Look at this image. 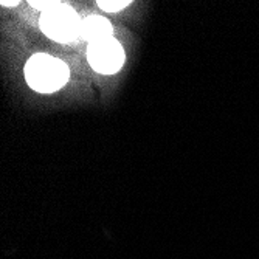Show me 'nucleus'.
I'll return each mask as SVG.
<instances>
[{"mask_svg": "<svg viewBox=\"0 0 259 259\" xmlns=\"http://www.w3.org/2000/svg\"><path fill=\"white\" fill-rule=\"evenodd\" d=\"M68 67L50 55H33L25 65V79L31 89L40 93L59 90L68 79Z\"/></svg>", "mask_w": 259, "mask_h": 259, "instance_id": "obj_1", "label": "nucleus"}, {"mask_svg": "<svg viewBox=\"0 0 259 259\" xmlns=\"http://www.w3.org/2000/svg\"><path fill=\"white\" fill-rule=\"evenodd\" d=\"M39 23H40V30L56 42L70 44L81 37L82 20L79 19V16L72 7H68L65 4H61L49 11L42 13Z\"/></svg>", "mask_w": 259, "mask_h": 259, "instance_id": "obj_2", "label": "nucleus"}, {"mask_svg": "<svg viewBox=\"0 0 259 259\" xmlns=\"http://www.w3.org/2000/svg\"><path fill=\"white\" fill-rule=\"evenodd\" d=\"M87 59L93 70H97L98 73L113 75L123 67L126 56L121 44L113 37H109L90 44L87 50Z\"/></svg>", "mask_w": 259, "mask_h": 259, "instance_id": "obj_3", "label": "nucleus"}, {"mask_svg": "<svg viewBox=\"0 0 259 259\" xmlns=\"http://www.w3.org/2000/svg\"><path fill=\"white\" fill-rule=\"evenodd\" d=\"M81 37L89 40L90 44L100 42L112 37V25L106 17L101 16H89L82 20L81 25Z\"/></svg>", "mask_w": 259, "mask_h": 259, "instance_id": "obj_4", "label": "nucleus"}, {"mask_svg": "<svg viewBox=\"0 0 259 259\" xmlns=\"http://www.w3.org/2000/svg\"><path fill=\"white\" fill-rule=\"evenodd\" d=\"M100 8L104 10V11H109V13H116V11H121L123 8H126L127 5H131L129 0H100L98 2Z\"/></svg>", "mask_w": 259, "mask_h": 259, "instance_id": "obj_5", "label": "nucleus"}, {"mask_svg": "<svg viewBox=\"0 0 259 259\" xmlns=\"http://www.w3.org/2000/svg\"><path fill=\"white\" fill-rule=\"evenodd\" d=\"M62 2H39V0H31L30 2V5L33 7V8H37V10H42L44 13L45 11H49V10H52V8H55V7H58V5H61Z\"/></svg>", "mask_w": 259, "mask_h": 259, "instance_id": "obj_6", "label": "nucleus"}, {"mask_svg": "<svg viewBox=\"0 0 259 259\" xmlns=\"http://www.w3.org/2000/svg\"><path fill=\"white\" fill-rule=\"evenodd\" d=\"M19 2H5V0H2V5L4 7H14V5H17Z\"/></svg>", "mask_w": 259, "mask_h": 259, "instance_id": "obj_7", "label": "nucleus"}]
</instances>
